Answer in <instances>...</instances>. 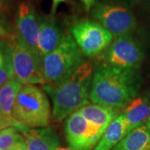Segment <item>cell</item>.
<instances>
[{"label":"cell","instance_id":"obj_21","mask_svg":"<svg viewBox=\"0 0 150 150\" xmlns=\"http://www.w3.org/2000/svg\"><path fill=\"white\" fill-rule=\"evenodd\" d=\"M12 150H28L27 146L25 144V143H24V141L23 139V137L18 140V142L17 143L16 145L14 146V148Z\"/></svg>","mask_w":150,"mask_h":150},{"label":"cell","instance_id":"obj_23","mask_svg":"<svg viewBox=\"0 0 150 150\" xmlns=\"http://www.w3.org/2000/svg\"><path fill=\"white\" fill-rule=\"evenodd\" d=\"M80 1L84 4L87 11L90 10L92 7H93L94 3H95V0H80Z\"/></svg>","mask_w":150,"mask_h":150},{"label":"cell","instance_id":"obj_20","mask_svg":"<svg viewBox=\"0 0 150 150\" xmlns=\"http://www.w3.org/2000/svg\"><path fill=\"white\" fill-rule=\"evenodd\" d=\"M13 123H14V121H11L8 118H6L0 110V131L8 127H11V126L13 127Z\"/></svg>","mask_w":150,"mask_h":150},{"label":"cell","instance_id":"obj_22","mask_svg":"<svg viewBox=\"0 0 150 150\" xmlns=\"http://www.w3.org/2000/svg\"><path fill=\"white\" fill-rule=\"evenodd\" d=\"M65 1L66 0H52V8H51V15L52 16L55 14L59 4L63 2H65Z\"/></svg>","mask_w":150,"mask_h":150},{"label":"cell","instance_id":"obj_26","mask_svg":"<svg viewBox=\"0 0 150 150\" xmlns=\"http://www.w3.org/2000/svg\"><path fill=\"white\" fill-rule=\"evenodd\" d=\"M57 150H70V149H58Z\"/></svg>","mask_w":150,"mask_h":150},{"label":"cell","instance_id":"obj_10","mask_svg":"<svg viewBox=\"0 0 150 150\" xmlns=\"http://www.w3.org/2000/svg\"><path fill=\"white\" fill-rule=\"evenodd\" d=\"M16 24L18 38L28 48L38 53L39 24L37 21L34 8L29 3L23 2L19 4L17 13Z\"/></svg>","mask_w":150,"mask_h":150},{"label":"cell","instance_id":"obj_1","mask_svg":"<svg viewBox=\"0 0 150 150\" xmlns=\"http://www.w3.org/2000/svg\"><path fill=\"white\" fill-rule=\"evenodd\" d=\"M139 81L134 69L98 66L93 75L89 99L93 103L121 108L136 96Z\"/></svg>","mask_w":150,"mask_h":150},{"label":"cell","instance_id":"obj_2","mask_svg":"<svg viewBox=\"0 0 150 150\" xmlns=\"http://www.w3.org/2000/svg\"><path fill=\"white\" fill-rule=\"evenodd\" d=\"M93 71V65L86 62L59 85H43L53 98V116L56 120L60 121L88 104Z\"/></svg>","mask_w":150,"mask_h":150},{"label":"cell","instance_id":"obj_14","mask_svg":"<svg viewBox=\"0 0 150 150\" xmlns=\"http://www.w3.org/2000/svg\"><path fill=\"white\" fill-rule=\"evenodd\" d=\"M123 114L128 126V134L136 128L146 124L150 116V103L143 98L133 99L126 105Z\"/></svg>","mask_w":150,"mask_h":150},{"label":"cell","instance_id":"obj_18","mask_svg":"<svg viewBox=\"0 0 150 150\" xmlns=\"http://www.w3.org/2000/svg\"><path fill=\"white\" fill-rule=\"evenodd\" d=\"M22 135L14 127H8L0 131V150H12Z\"/></svg>","mask_w":150,"mask_h":150},{"label":"cell","instance_id":"obj_11","mask_svg":"<svg viewBox=\"0 0 150 150\" xmlns=\"http://www.w3.org/2000/svg\"><path fill=\"white\" fill-rule=\"evenodd\" d=\"M21 133L28 150H57L60 142L58 134L50 128H29L14 120L13 126Z\"/></svg>","mask_w":150,"mask_h":150},{"label":"cell","instance_id":"obj_6","mask_svg":"<svg viewBox=\"0 0 150 150\" xmlns=\"http://www.w3.org/2000/svg\"><path fill=\"white\" fill-rule=\"evenodd\" d=\"M92 15L113 37L130 34L137 26L132 11L126 6L112 1L98 3L93 8Z\"/></svg>","mask_w":150,"mask_h":150},{"label":"cell","instance_id":"obj_3","mask_svg":"<svg viewBox=\"0 0 150 150\" xmlns=\"http://www.w3.org/2000/svg\"><path fill=\"white\" fill-rule=\"evenodd\" d=\"M83 63L82 52L76 42L69 34H64L59 46L43 58L44 85H59Z\"/></svg>","mask_w":150,"mask_h":150},{"label":"cell","instance_id":"obj_17","mask_svg":"<svg viewBox=\"0 0 150 150\" xmlns=\"http://www.w3.org/2000/svg\"><path fill=\"white\" fill-rule=\"evenodd\" d=\"M21 88L22 84L15 78L9 79L0 88V110L11 121H14L12 116L13 108Z\"/></svg>","mask_w":150,"mask_h":150},{"label":"cell","instance_id":"obj_16","mask_svg":"<svg viewBox=\"0 0 150 150\" xmlns=\"http://www.w3.org/2000/svg\"><path fill=\"white\" fill-rule=\"evenodd\" d=\"M112 150H150V132L146 125L129 132Z\"/></svg>","mask_w":150,"mask_h":150},{"label":"cell","instance_id":"obj_8","mask_svg":"<svg viewBox=\"0 0 150 150\" xmlns=\"http://www.w3.org/2000/svg\"><path fill=\"white\" fill-rule=\"evenodd\" d=\"M144 59L142 48L130 34L115 37L103 51L104 64L120 69H139Z\"/></svg>","mask_w":150,"mask_h":150},{"label":"cell","instance_id":"obj_25","mask_svg":"<svg viewBox=\"0 0 150 150\" xmlns=\"http://www.w3.org/2000/svg\"><path fill=\"white\" fill-rule=\"evenodd\" d=\"M6 33L5 30L2 28V26L0 25V36H2V35H4Z\"/></svg>","mask_w":150,"mask_h":150},{"label":"cell","instance_id":"obj_9","mask_svg":"<svg viewBox=\"0 0 150 150\" xmlns=\"http://www.w3.org/2000/svg\"><path fill=\"white\" fill-rule=\"evenodd\" d=\"M65 136L71 150H91L99 141L102 134L75 111L66 120Z\"/></svg>","mask_w":150,"mask_h":150},{"label":"cell","instance_id":"obj_24","mask_svg":"<svg viewBox=\"0 0 150 150\" xmlns=\"http://www.w3.org/2000/svg\"><path fill=\"white\" fill-rule=\"evenodd\" d=\"M146 126H147V128H148V129L149 130L150 132V116L149 117V118H148V120H147V122H146V124H145Z\"/></svg>","mask_w":150,"mask_h":150},{"label":"cell","instance_id":"obj_7","mask_svg":"<svg viewBox=\"0 0 150 150\" xmlns=\"http://www.w3.org/2000/svg\"><path fill=\"white\" fill-rule=\"evenodd\" d=\"M81 52L88 57L101 54L112 43L113 36L96 21L82 20L70 28Z\"/></svg>","mask_w":150,"mask_h":150},{"label":"cell","instance_id":"obj_5","mask_svg":"<svg viewBox=\"0 0 150 150\" xmlns=\"http://www.w3.org/2000/svg\"><path fill=\"white\" fill-rule=\"evenodd\" d=\"M14 78L21 84H45L43 74V58L28 48L18 37L9 43Z\"/></svg>","mask_w":150,"mask_h":150},{"label":"cell","instance_id":"obj_12","mask_svg":"<svg viewBox=\"0 0 150 150\" xmlns=\"http://www.w3.org/2000/svg\"><path fill=\"white\" fill-rule=\"evenodd\" d=\"M77 111L88 122L96 127L102 135L110 123L119 115V108L98 103L86 104Z\"/></svg>","mask_w":150,"mask_h":150},{"label":"cell","instance_id":"obj_4","mask_svg":"<svg viewBox=\"0 0 150 150\" xmlns=\"http://www.w3.org/2000/svg\"><path fill=\"white\" fill-rule=\"evenodd\" d=\"M13 120L29 128L48 126L50 104L45 93L35 85L22 86L13 108Z\"/></svg>","mask_w":150,"mask_h":150},{"label":"cell","instance_id":"obj_15","mask_svg":"<svg viewBox=\"0 0 150 150\" xmlns=\"http://www.w3.org/2000/svg\"><path fill=\"white\" fill-rule=\"evenodd\" d=\"M128 134V126L123 113L113 119L105 129L93 150H112Z\"/></svg>","mask_w":150,"mask_h":150},{"label":"cell","instance_id":"obj_19","mask_svg":"<svg viewBox=\"0 0 150 150\" xmlns=\"http://www.w3.org/2000/svg\"><path fill=\"white\" fill-rule=\"evenodd\" d=\"M14 78V72L13 67L12 57L0 68V87L3 86L6 82Z\"/></svg>","mask_w":150,"mask_h":150},{"label":"cell","instance_id":"obj_13","mask_svg":"<svg viewBox=\"0 0 150 150\" xmlns=\"http://www.w3.org/2000/svg\"><path fill=\"white\" fill-rule=\"evenodd\" d=\"M63 35L52 18H44L39 24L38 36V53L43 58L59 46Z\"/></svg>","mask_w":150,"mask_h":150}]
</instances>
